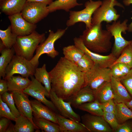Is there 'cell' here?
<instances>
[{
	"label": "cell",
	"instance_id": "17",
	"mask_svg": "<svg viewBox=\"0 0 132 132\" xmlns=\"http://www.w3.org/2000/svg\"><path fill=\"white\" fill-rule=\"evenodd\" d=\"M95 100V90H92L88 86L85 85L74 96L66 101L70 102L71 106L77 109L83 104L92 102Z\"/></svg>",
	"mask_w": 132,
	"mask_h": 132
},
{
	"label": "cell",
	"instance_id": "38",
	"mask_svg": "<svg viewBox=\"0 0 132 132\" xmlns=\"http://www.w3.org/2000/svg\"><path fill=\"white\" fill-rule=\"evenodd\" d=\"M119 79L132 97V68L128 73Z\"/></svg>",
	"mask_w": 132,
	"mask_h": 132
},
{
	"label": "cell",
	"instance_id": "13",
	"mask_svg": "<svg viewBox=\"0 0 132 132\" xmlns=\"http://www.w3.org/2000/svg\"><path fill=\"white\" fill-rule=\"evenodd\" d=\"M74 45L82 50L84 53L88 55L95 63L102 68H110L117 58L111 53L104 55L93 52L87 48L79 37L73 39Z\"/></svg>",
	"mask_w": 132,
	"mask_h": 132
},
{
	"label": "cell",
	"instance_id": "40",
	"mask_svg": "<svg viewBox=\"0 0 132 132\" xmlns=\"http://www.w3.org/2000/svg\"><path fill=\"white\" fill-rule=\"evenodd\" d=\"M130 120L120 124L115 132H132V121Z\"/></svg>",
	"mask_w": 132,
	"mask_h": 132
},
{
	"label": "cell",
	"instance_id": "10",
	"mask_svg": "<svg viewBox=\"0 0 132 132\" xmlns=\"http://www.w3.org/2000/svg\"><path fill=\"white\" fill-rule=\"evenodd\" d=\"M49 13L46 4L29 1L26 2L21 12L24 19L33 24H36L46 17Z\"/></svg>",
	"mask_w": 132,
	"mask_h": 132
},
{
	"label": "cell",
	"instance_id": "19",
	"mask_svg": "<svg viewBox=\"0 0 132 132\" xmlns=\"http://www.w3.org/2000/svg\"><path fill=\"white\" fill-rule=\"evenodd\" d=\"M115 103H125L130 101L132 97L119 78L112 77L110 81Z\"/></svg>",
	"mask_w": 132,
	"mask_h": 132
},
{
	"label": "cell",
	"instance_id": "11",
	"mask_svg": "<svg viewBox=\"0 0 132 132\" xmlns=\"http://www.w3.org/2000/svg\"><path fill=\"white\" fill-rule=\"evenodd\" d=\"M30 77L31 83L23 92L47 106L56 115H60L52 101L46 99V97L49 98V94L44 86L38 81L33 76H31Z\"/></svg>",
	"mask_w": 132,
	"mask_h": 132
},
{
	"label": "cell",
	"instance_id": "48",
	"mask_svg": "<svg viewBox=\"0 0 132 132\" xmlns=\"http://www.w3.org/2000/svg\"><path fill=\"white\" fill-rule=\"evenodd\" d=\"M124 103L132 111V99L129 101Z\"/></svg>",
	"mask_w": 132,
	"mask_h": 132
},
{
	"label": "cell",
	"instance_id": "31",
	"mask_svg": "<svg viewBox=\"0 0 132 132\" xmlns=\"http://www.w3.org/2000/svg\"><path fill=\"white\" fill-rule=\"evenodd\" d=\"M17 36L12 32L10 25L5 30H0V38L5 47L12 48L15 44Z\"/></svg>",
	"mask_w": 132,
	"mask_h": 132
},
{
	"label": "cell",
	"instance_id": "8",
	"mask_svg": "<svg viewBox=\"0 0 132 132\" xmlns=\"http://www.w3.org/2000/svg\"><path fill=\"white\" fill-rule=\"evenodd\" d=\"M36 68L30 61L21 56L14 55L6 68L5 78L16 74H20L24 77L28 78L34 75Z\"/></svg>",
	"mask_w": 132,
	"mask_h": 132
},
{
	"label": "cell",
	"instance_id": "33",
	"mask_svg": "<svg viewBox=\"0 0 132 132\" xmlns=\"http://www.w3.org/2000/svg\"><path fill=\"white\" fill-rule=\"evenodd\" d=\"M119 63L125 64L129 66L131 68H132V43L127 46L124 49L120 56L117 58L111 66L114 65Z\"/></svg>",
	"mask_w": 132,
	"mask_h": 132
},
{
	"label": "cell",
	"instance_id": "7",
	"mask_svg": "<svg viewBox=\"0 0 132 132\" xmlns=\"http://www.w3.org/2000/svg\"><path fill=\"white\" fill-rule=\"evenodd\" d=\"M128 21L125 20L121 22L120 20L113 21L111 24H107L106 25V30L109 31L113 36L114 43L112 53L117 58L120 55L124 49L131 43L132 40L127 41L122 36V33H126L128 30Z\"/></svg>",
	"mask_w": 132,
	"mask_h": 132
},
{
	"label": "cell",
	"instance_id": "14",
	"mask_svg": "<svg viewBox=\"0 0 132 132\" xmlns=\"http://www.w3.org/2000/svg\"><path fill=\"white\" fill-rule=\"evenodd\" d=\"M11 23L12 33L17 36H22L29 35L35 31L36 24L27 21L22 17L21 12L8 16Z\"/></svg>",
	"mask_w": 132,
	"mask_h": 132
},
{
	"label": "cell",
	"instance_id": "46",
	"mask_svg": "<svg viewBox=\"0 0 132 132\" xmlns=\"http://www.w3.org/2000/svg\"><path fill=\"white\" fill-rule=\"evenodd\" d=\"M26 1L34 2L45 3L47 5L51 3L53 0H26Z\"/></svg>",
	"mask_w": 132,
	"mask_h": 132
},
{
	"label": "cell",
	"instance_id": "6",
	"mask_svg": "<svg viewBox=\"0 0 132 132\" xmlns=\"http://www.w3.org/2000/svg\"><path fill=\"white\" fill-rule=\"evenodd\" d=\"M117 6L123 8L122 5L115 0H104L100 6L94 12L92 18V25L101 23L103 21L109 23L117 21L120 17L117 11L114 8Z\"/></svg>",
	"mask_w": 132,
	"mask_h": 132
},
{
	"label": "cell",
	"instance_id": "42",
	"mask_svg": "<svg viewBox=\"0 0 132 132\" xmlns=\"http://www.w3.org/2000/svg\"><path fill=\"white\" fill-rule=\"evenodd\" d=\"M10 120L5 117L0 118V132H6L11 122Z\"/></svg>",
	"mask_w": 132,
	"mask_h": 132
},
{
	"label": "cell",
	"instance_id": "20",
	"mask_svg": "<svg viewBox=\"0 0 132 132\" xmlns=\"http://www.w3.org/2000/svg\"><path fill=\"white\" fill-rule=\"evenodd\" d=\"M58 124L65 132H89L88 130L80 122L56 115Z\"/></svg>",
	"mask_w": 132,
	"mask_h": 132
},
{
	"label": "cell",
	"instance_id": "51",
	"mask_svg": "<svg viewBox=\"0 0 132 132\" xmlns=\"http://www.w3.org/2000/svg\"></svg>",
	"mask_w": 132,
	"mask_h": 132
},
{
	"label": "cell",
	"instance_id": "26",
	"mask_svg": "<svg viewBox=\"0 0 132 132\" xmlns=\"http://www.w3.org/2000/svg\"><path fill=\"white\" fill-rule=\"evenodd\" d=\"M33 121L37 128L45 132H65L58 124L43 118L33 117Z\"/></svg>",
	"mask_w": 132,
	"mask_h": 132
},
{
	"label": "cell",
	"instance_id": "44",
	"mask_svg": "<svg viewBox=\"0 0 132 132\" xmlns=\"http://www.w3.org/2000/svg\"><path fill=\"white\" fill-rule=\"evenodd\" d=\"M117 64L121 71L125 75L129 73L131 69L129 66L125 64L122 63Z\"/></svg>",
	"mask_w": 132,
	"mask_h": 132
},
{
	"label": "cell",
	"instance_id": "25",
	"mask_svg": "<svg viewBox=\"0 0 132 132\" xmlns=\"http://www.w3.org/2000/svg\"><path fill=\"white\" fill-rule=\"evenodd\" d=\"M0 78L4 79L6 76V70L11 62L15 52L13 48H9L3 47L0 49Z\"/></svg>",
	"mask_w": 132,
	"mask_h": 132
},
{
	"label": "cell",
	"instance_id": "9",
	"mask_svg": "<svg viewBox=\"0 0 132 132\" xmlns=\"http://www.w3.org/2000/svg\"><path fill=\"white\" fill-rule=\"evenodd\" d=\"M112 77L110 68H101L95 63L91 69L84 73L85 86L95 90L104 82H110Z\"/></svg>",
	"mask_w": 132,
	"mask_h": 132
},
{
	"label": "cell",
	"instance_id": "28",
	"mask_svg": "<svg viewBox=\"0 0 132 132\" xmlns=\"http://www.w3.org/2000/svg\"><path fill=\"white\" fill-rule=\"evenodd\" d=\"M15 132H33L37 129L34 125L27 117L20 115L14 121Z\"/></svg>",
	"mask_w": 132,
	"mask_h": 132
},
{
	"label": "cell",
	"instance_id": "21",
	"mask_svg": "<svg viewBox=\"0 0 132 132\" xmlns=\"http://www.w3.org/2000/svg\"><path fill=\"white\" fill-rule=\"evenodd\" d=\"M26 0H3L0 1L1 11L9 16L21 12Z\"/></svg>",
	"mask_w": 132,
	"mask_h": 132
},
{
	"label": "cell",
	"instance_id": "34",
	"mask_svg": "<svg viewBox=\"0 0 132 132\" xmlns=\"http://www.w3.org/2000/svg\"><path fill=\"white\" fill-rule=\"evenodd\" d=\"M95 64L91 58L88 55L85 53L75 64L81 71L85 73L91 69Z\"/></svg>",
	"mask_w": 132,
	"mask_h": 132
},
{
	"label": "cell",
	"instance_id": "49",
	"mask_svg": "<svg viewBox=\"0 0 132 132\" xmlns=\"http://www.w3.org/2000/svg\"><path fill=\"white\" fill-rule=\"evenodd\" d=\"M115 0H111V1H112V2H113Z\"/></svg>",
	"mask_w": 132,
	"mask_h": 132
},
{
	"label": "cell",
	"instance_id": "27",
	"mask_svg": "<svg viewBox=\"0 0 132 132\" xmlns=\"http://www.w3.org/2000/svg\"><path fill=\"white\" fill-rule=\"evenodd\" d=\"M63 51L64 58L75 64L85 54L82 50L75 45L64 47Z\"/></svg>",
	"mask_w": 132,
	"mask_h": 132
},
{
	"label": "cell",
	"instance_id": "16",
	"mask_svg": "<svg viewBox=\"0 0 132 132\" xmlns=\"http://www.w3.org/2000/svg\"><path fill=\"white\" fill-rule=\"evenodd\" d=\"M11 92L16 108L20 114L28 118L37 129H38L35 125L33 121L32 106L28 95L23 91H14Z\"/></svg>",
	"mask_w": 132,
	"mask_h": 132
},
{
	"label": "cell",
	"instance_id": "47",
	"mask_svg": "<svg viewBox=\"0 0 132 132\" xmlns=\"http://www.w3.org/2000/svg\"><path fill=\"white\" fill-rule=\"evenodd\" d=\"M14 125L11 122L7 129L6 132H15Z\"/></svg>",
	"mask_w": 132,
	"mask_h": 132
},
{
	"label": "cell",
	"instance_id": "50",
	"mask_svg": "<svg viewBox=\"0 0 132 132\" xmlns=\"http://www.w3.org/2000/svg\"><path fill=\"white\" fill-rule=\"evenodd\" d=\"M3 0H0V1H2Z\"/></svg>",
	"mask_w": 132,
	"mask_h": 132
},
{
	"label": "cell",
	"instance_id": "22",
	"mask_svg": "<svg viewBox=\"0 0 132 132\" xmlns=\"http://www.w3.org/2000/svg\"><path fill=\"white\" fill-rule=\"evenodd\" d=\"M6 81L8 90L23 91L30 84L31 80L28 78L24 77L19 75L13 76L5 78Z\"/></svg>",
	"mask_w": 132,
	"mask_h": 132
},
{
	"label": "cell",
	"instance_id": "4",
	"mask_svg": "<svg viewBox=\"0 0 132 132\" xmlns=\"http://www.w3.org/2000/svg\"><path fill=\"white\" fill-rule=\"evenodd\" d=\"M67 29V27L63 29H59L55 32L50 30L47 38L38 46L35 55L30 61L31 63L37 68L39 64V58L42 55L46 54L52 58L57 56L59 53L55 49V43L64 35Z\"/></svg>",
	"mask_w": 132,
	"mask_h": 132
},
{
	"label": "cell",
	"instance_id": "29",
	"mask_svg": "<svg viewBox=\"0 0 132 132\" xmlns=\"http://www.w3.org/2000/svg\"><path fill=\"white\" fill-rule=\"evenodd\" d=\"M34 76L38 81L44 85L49 94L51 89V82L49 73L46 69V64H44L41 67L36 68Z\"/></svg>",
	"mask_w": 132,
	"mask_h": 132
},
{
	"label": "cell",
	"instance_id": "15",
	"mask_svg": "<svg viewBox=\"0 0 132 132\" xmlns=\"http://www.w3.org/2000/svg\"><path fill=\"white\" fill-rule=\"evenodd\" d=\"M49 98L60 115L66 118L80 122L81 118L80 115L73 110L70 102L58 97L51 89L49 93Z\"/></svg>",
	"mask_w": 132,
	"mask_h": 132
},
{
	"label": "cell",
	"instance_id": "37",
	"mask_svg": "<svg viewBox=\"0 0 132 132\" xmlns=\"http://www.w3.org/2000/svg\"><path fill=\"white\" fill-rule=\"evenodd\" d=\"M0 117H5L14 121L16 117L5 103L2 100L0 95Z\"/></svg>",
	"mask_w": 132,
	"mask_h": 132
},
{
	"label": "cell",
	"instance_id": "30",
	"mask_svg": "<svg viewBox=\"0 0 132 132\" xmlns=\"http://www.w3.org/2000/svg\"><path fill=\"white\" fill-rule=\"evenodd\" d=\"M115 103V113L120 124L123 123L127 120L132 119V111L124 103Z\"/></svg>",
	"mask_w": 132,
	"mask_h": 132
},
{
	"label": "cell",
	"instance_id": "35",
	"mask_svg": "<svg viewBox=\"0 0 132 132\" xmlns=\"http://www.w3.org/2000/svg\"><path fill=\"white\" fill-rule=\"evenodd\" d=\"M0 95L2 100L6 103L16 118L19 116L21 114L15 106L12 93H9L6 92Z\"/></svg>",
	"mask_w": 132,
	"mask_h": 132
},
{
	"label": "cell",
	"instance_id": "2",
	"mask_svg": "<svg viewBox=\"0 0 132 132\" xmlns=\"http://www.w3.org/2000/svg\"><path fill=\"white\" fill-rule=\"evenodd\" d=\"M112 37L109 31L102 29L101 23L86 28L79 37L87 48L98 54L110 51L112 47L111 40Z\"/></svg>",
	"mask_w": 132,
	"mask_h": 132
},
{
	"label": "cell",
	"instance_id": "32",
	"mask_svg": "<svg viewBox=\"0 0 132 132\" xmlns=\"http://www.w3.org/2000/svg\"><path fill=\"white\" fill-rule=\"evenodd\" d=\"M95 115L103 116L104 112L101 108L100 103L97 100L94 101L83 104L77 108Z\"/></svg>",
	"mask_w": 132,
	"mask_h": 132
},
{
	"label": "cell",
	"instance_id": "1",
	"mask_svg": "<svg viewBox=\"0 0 132 132\" xmlns=\"http://www.w3.org/2000/svg\"><path fill=\"white\" fill-rule=\"evenodd\" d=\"M51 90L59 97L67 101L85 86L84 73L77 66L61 57L49 72Z\"/></svg>",
	"mask_w": 132,
	"mask_h": 132
},
{
	"label": "cell",
	"instance_id": "12",
	"mask_svg": "<svg viewBox=\"0 0 132 132\" xmlns=\"http://www.w3.org/2000/svg\"><path fill=\"white\" fill-rule=\"evenodd\" d=\"M82 124L90 132H112L113 130L103 117L85 114L81 117Z\"/></svg>",
	"mask_w": 132,
	"mask_h": 132
},
{
	"label": "cell",
	"instance_id": "23",
	"mask_svg": "<svg viewBox=\"0 0 132 132\" xmlns=\"http://www.w3.org/2000/svg\"><path fill=\"white\" fill-rule=\"evenodd\" d=\"M95 91L96 99L100 103L114 99V95L110 82H104Z\"/></svg>",
	"mask_w": 132,
	"mask_h": 132
},
{
	"label": "cell",
	"instance_id": "41",
	"mask_svg": "<svg viewBox=\"0 0 132 132\" xmlns=\"http://www.w3.org/2000/svg\"><path fill=\"white\" fill-rule=\"evenodd\" d=\"M110 68L112 76L115 78H119L125 75L121 71L117 64L112 66Z\"/></svg>",
	"mask_w": 132,
	"mask_h": 132
},
{
	"label": "cell",
	"instance_id": "43",
	"mask_svg": "<svg viewBox=\"0 0 132 132\" xmlns=\"http://www.w3.org/2000/svg\"><path fill=\"white\" fill-rule=\"evenodd\" d=\"M8 91V86L6 80L5 79H0V95H1Z\"/></svg>",
	"mask_w": 132,
	"mask_h": 132
},
{
	"label": "cell",
	"instance_id": "39",
	"mask_svg": "<svg viewBox=\"0 0 132 132\" xmlns=\"http://www.w3.org/2000/svg\"><path fill=\"white\" fill-rule=\"evenodd\" d=\"M100 105L104 112L115 113L116 103L113 99L103 103H100Z\"/></svg>",
	"mask_w": 132,
	"mask_h": 132
},
{
	"label": "cell",
	"instance_id": "36",
	"mask_svg": "<svg viewBox=\"0 0 132 132\" xmlns=\"http://www.w3.org/2000/svg\"><path fill=\"white\" fill-rule=\"evenodd\" d=\"M102 116L111 127L113 132H115L120 124L118 122L115 113L104 112Z\"/></svg>",
	"mask_w": 132,
	"mask_h": 132
},
{
	"label": "cell",
	"instance_id": "45",
	"mask_svg": "<svg viewBox=\"0 0 132 132\" xmlns=\"http://www.w3.org/2000/svg\"><path fill=\"white\" fill-rule=\"evenodd\" d=\"M123 2L124 4L126 6H128L132 4V0H123ZM127 31L129 32H132V21L128 25Z\"/></svg>",
	"mask_w": 132,
	"mask_h": 132
},
{
	"label": "cell",
	"instance_id": "18",
	"mask_svg": "<svg viewBox=\"0 0 132 132\" xmlns=\"http://www.w3.org/2000/svg\"><path fill=\"white\" fill-rule=\"evenodd\" d=\"M30 101L33 117L44 118L58 124L56 114L54 112L36 99Z\"/></svg>",
	"mask_w": 132,
	"mask_h": 132
},
{
	"label": "cell",
	"instance_id": "5",
	"mask_svg": "<svg viewBox=\"0 0 132 132\" xmlns=\"http://www.w3.org/2000/svg\"><path fill=\"white\" fill-rule=\"evenodd\" d=\"M100 0L93 1L89 0L85 4V8L79 11H70L69 19L66 25L67 27L74 25L79 22H82L86 25V28H90L92 25L91 19L95 11L101 5Z\"/></svg>",
	"mask_w": 132,
	"mask_h": 132
},
{
	"label": "cell",
	"instance_id": "24",
	"mask_svg": "<svg viewBox=\"0 0 132 132\" xmlns=\"http://www.w3.org/2000/svg\"><path fill=\"white\" fill-rule=\"evenodd\" d=\"M78 0H56L53 1L47 6L49 12L57 10H63L66 12H69L72 8L82 5V3L77 2Z\"/></svg>",
	"mask_w": 132,
	"mask_h": 132
},
{
	"label": "cell",
	"instance_id": "3",
	"mask_svg": "<svg viewBox=\"0 0 132 132\" xmlns=\"http://www.w3.org/2000/svg\"><path fill=\"white\" fill-rule=\"evenodd\" d=\"M45 34L35 31L30 34L18 36L13 45L15 54L30 61L38 45L45 40Z\"/></svg>",
	"mask_w": 132,
	"mask_h": 132
}]
</instances>
